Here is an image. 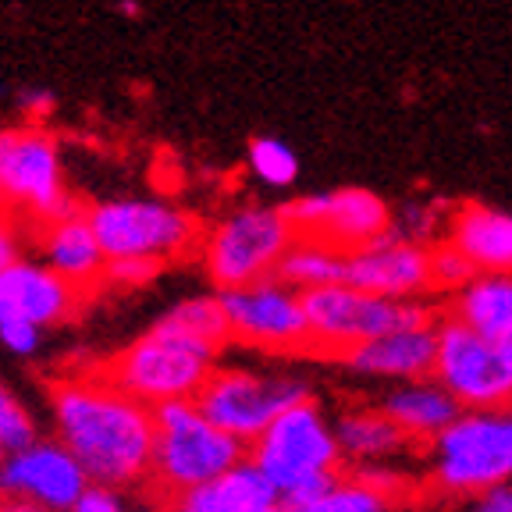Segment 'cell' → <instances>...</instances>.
Masks as SVG:
<instances>
[{
	"mask_svg": "<svg viewBox=\"0 0 512 512\" xmlns=\"http://www.w3.org/2000/svg\"><path fill=\"white\" fill-rule=\"evenodd\" d=\"M285 214L299 239H317L338 253H356L392 232V207L370 189L345 185L331 192H310L285 203Z\"/></svg>",
	"mask_w": 512,
	"mask_h": 512,
	"instance_id": "obj_13",
	"label": "cell"
},
{
	"mask_svg": "<svg viewBox=\"0 0 512 512\" xmlns=\"http://www.w3.org/2000/svg\"><path fill=\"white\" fill-rule=\"evenodd\" d=\"M79 210L57 139L43 128H0V214L47 228Z\"/></svg>",
	"mask_w": 512,
	"mask_h": 512,
	"instance_id": "obj_6",
	"label": "cell"
},
{
	"mask_svg": "<svg viewBox=\"0 0 512 512\" xmlns=\"http://www.w3.org/2000/svg\"><path fill=\"white\" fill-rule=\"evenodd\" d=\"M18 100V107H22L29 118H47L50 111H54V104H57V96L50 93V89H43V86H29V89H22V93L15 96Z\"/></svg>",
	"mask_w": 512,
	"mask_h": 512,
	"instance_id": "obj_33",
	"label": "cell"
},
{
	"mask_svg": "<svg viewBox=\"0 0 512 512\" xmlns=\"http://www.w3.org/2000/svg\"><path fill=\"white\" fill-rule=\"evenodd\" d=\"M335 438L342 456L356 463V470L360 466H395L402 452L416 448L381 406H352L338 413Z\"/></svg>",
	"mask_w": 512,
	"mask_h": 512,
	"instance_id": "obj_21",
	"label": "cell"
},
{
	"mask_svg": "<svg viewBox=\"0 0 512 512\" xmlns=\"http://www.w3.org/2000/svg\"><path fill=\"white\" fill-rule=\"evenodd\" d=\"M434 360H438V324H434V328L395 331V335L356 345V349L345 352L338 363L349 367L352 374L409 384V381H427V377H434Z\"/></svg>",
	"mask_w": 512,
	"mask_h": 512,
	"instance_id": "obj_17",
	"label": "cell"
},
{
	"mask_svg": "<svg viewBox=\"0 0 512 512\" xmlns=\"http://www.w3.org/2000/svg\"><path fill=\"white\" fill-rule=\"evenodd\" d=\"M107 260H153L168 267L200 239V221L171 200L121 196L86 207Z\"/></svg>",
	"mask_w": 512,
	"mask_h": 512,
	"instance_id": "obj_8",
	"label": "cell"
},
{
	"mask_svg": "<svg viewBox=\"0 0 512 512\" xmlns=\"http://www.w3.org/2000/svg\"><path fill=\"white\" fill-rule=\"evenodd\" d=\"M498 349H502L505 363H509V370H512V331H509V335L502 338V342H498Z\"/></svg>",
	"mask_w": 512,
	"mask_h": 512,
	"instance_id": "obj_37",
	"label": "cell"
},
{
	"mask_svg": "<svg viewBox=\"0 0 512 512\" xmlns=\"http://www.w3.org/2000/svg\"><path fill=\"white\" fill-rule=\"evenodd\" d=\"M32 441H36L32 413L15 399V392H11L8 384L0 381V445L8 448V456H11V452L32 445Z\"/></svg>",
	"mask_w": 512,
	"mask_h": 512,
	"instance_id": "obj_27",
	"label": "cell"
},
{
	"mask_svg": "<svg viewBox=\"0 0 512 512\" xmlns=\"http://www.w3.org/2000/svg\"><path fill=\"white\" fill-rule=\"evenodd\" d=\"M249 463L271 484L278 505L292 509L342 477V448L335 438V420L313 399L281 413L260 438L249 445Z\"/></svg>",
	"mask_w": 512,
	"mask_h": 512,
	"instance_id": "obj_3",
	"label": "cell"
},
{
	"mask_svg": "<svg viewBox=\"0 0 512 512\" xmlns=\"http://www.w3.org/2000/svg\"><path fill=\"white\" fill-rule=\"evenodd\" d=\"M153 466L150 477L168 498L210 484L239 463L249 448L210 420L196 402H171L153 409Z\"/></svg>",
	"mask_w": 512,
	"mask_h": 512,
	"instance_id": "obj_4",
	"label": "cell"
},
{
	"mask_svg": "<svg viewBox=\"0 0 512 512\" xmlns=\"http://www.w3.org/2000/svg\"><path fill=\"white\" fill-rule=\"evenodd\" d=\"M0 512H47V509H40V505H32V502H22V498L0 495Z\"/></svg>",
	"mask_w": 512,
	"mask_h": 512,
	"instance_id": "obj_35",
	"label": "cell"
},
{
	"mask_svg": "<svg viewBox=\"0 0 512 512\" xmlns=\"http://www.w3.org/2000/svg\"><path fill=\"white\" fill-rule=\"evenodd\" d=\"M434 484L448 495H470L512 484V409L463 413L431 441Z\"/></svg>",
	"mask_w": 512,
	"mask_h": 512,
	"instance_id": "obj_9",
	"label": "cell"
},
{
	"mask_svg": "<svg viewBox=\"0 0 512 512\" xmlns=\"http://www.w3.org/2000/svg\"><path fill=\"white\" fill-rule=\"evenodd\" d=\"M434 228H438V210L424 207V203H406V207L392 217V232L399 235V239L420 242V246H427Z\"/></svg>",
	"mask_w": 512,
	"mask_h": 512,
	"instance_id": "obj_29",
	"label": "cell"
},
{
	"mask_svg": "<svg viewBox=\"0 0 512 512\" xmlns=\"http://www.w3.org/2000/svg\"><path fill=\"white\" fill-rule=\"evenodd\" d=\"M310 399V384L299 374L249 367H217L196 406L242 445H253L292 406Z\"/></svg>",
	"mask_w": 512,
	"mask_h": 512,
	"instance_id": "obj_10",
	"label": "cell"
},
{
	"mask_svg": "<svg viewBox=\"0 0 512 512\" xmlns=\"http://www.w3.org/2000/svg\"><path fill=\"white\" fill-rule=\"evenodd\" d=\"M232 342L267 356H310V320L303 292L281 278L217 292Z\"/></svg>",
	"mask_w": 512,
	"mask_h": 512,
	"instance_id": "obj_11",
	"label": "cell"
},
{
	"mask_svg": "<svg viewBox=\"0 0 512 512\" xmlns=\"http://www.w3.org/2000/svg\"><path fill=\"white\" fill-rule=\"evenodd\" d=\"M89 488V473L57 438H36L0 466V495L22 498L47 512H68Z\"/></svg>",
	"mask_w": 512,
	"mask_h": 512,
	"instance_id": "obj_14",
	"label": "cell"
},
{
	"mask_svg": "<svg viewBox=\"0 0 512 512\" xmlns=\"http://www.w3.org/2000/svg\"><path fill=\"white\" fill-rule=\"evenodd\" d=\"M22 260V235H18L15 221L0 214V274L8 271L11 264Z\"/></svg>",
	"mask_w": 512,
	"mask_h": 512,
	"instance_id": "obj_32",
	"label": "cell"
},
{
	"mask_svg": "<svg viewBox=\"0 0 512 512\" xmlns=\"http://www.w3.org/2000/svg\"><path fill=\"white\" fill-rule=\"evenodd\" d=\"M477 278V271H473V264L466 260L463 253H459L452 242H438V246H431V281L434 288H441V292H463L470 281Z\"/></svg>",
	"mask_w": 512,
	"mask_h": 512,
	"instance_id": "obj_28",
	"label": "cell"
},
{
	"mask_svg": "<svg viewBox=\"0 0 512 512\" xmlns=\"http://www.w3.org/2000/svg\"><path fill=\"white\" fill-rule=\"evenodd\" d=\"M448 242L473 264L477 274L512 278V214L488 203H463L448 217Z\"/></svg>",
	"mask_w": 512,
	"mask_h": 512,
	"instance_id": "obj_18",
	"label": "cell"
},
{
	"mask_svg": "<svg viewBox=\"0 0 512 512\" xmlns=\"http://www.w3.org/2000/svg\"><path fill=\"white\" fill-rule=\"evenodd\" d=\"M377 406L392 416L395 424H399V431L406 434L413 445L434 441L441 431H448V427L463 416V406H459L438 381H431V377H427V381L395 384Z\"/></svg>",
	"mask_w": 512,
	"mask_h": 512,
	"instance_id": "obj_20",
	"label": "cell"
},
{
	"mask_svg": "<svg viewBox=\"0 0 512 512\" xmlns=\"http://www.w3.org/2000/svg\"><path fill=\"white\" fill-rule=\"evenodd\" d=\"M54 438L100 488H132L153 466V409L125 395L107 374L57 381L50 392Z\"/></svg>",
	"mask_w": 512,
	"mask_h": 512,
	"instance_id": "obj_2",
	"label": "cell"
},
{
	"mask_svg": "<svg viewBox=\"0 0 512 512\" xmlns=\"http://www.w3.org/2000/svg\"><path fill=\"white\" fill-rule=\"evenodd\" d=\"M434 381L463 406V413L512 409V370L498 342L470 331L456 317L438 324Z\"/></svg>",
	"mask_w": 512,
	"mask_h": 512,
	"instance_id": "obj_12",
	"label": "cell"
},
{
	"mask_svg": "<svg viewBox=\"0 0 512 512\" xmlns=\"http://www.w3.org/2000/svg\"><path fill=\"white\" fill-rule=\"evenodd\" d=\"M164 271V264H153V260H107L104 285L111 288H139L146 281H153Z\"/></svg>",
	"mask_w": 512,
	"mask_h": 512,
	"instance_id": "obj_30",
	"label": "cell"
},
{
	"mask_svg": "<svg viewBox=\"0 0 512 512\" xmlns=\"http://www.w3.org/2000/svg\"><path fill=\"white\" fill-rule=\"evenodd\" d=\"M271 512H285V509H281V505H274V509Z\"/></svg>",
	"mask_w": 512,
	"mask_h": 512,
	"instance_id": "obj_39",
	"label": "cell"
},
{
	"mask_svg": "<svg viewBox=\"0 0 512 512\" xmlns=\"http://www.w3.org/2000/svg\"><path fill=\"white\" fill-rule=\"evenodd\" d=\"M79 306V288L50 271L43 260H18L0 274V324L57 328Z\"/></svg>",
	"mask_w": 512,
	"mask_h": 512,
	"instance_id": "obj_16",
	"label": "cell"
},
{
	"mask_svg": "<svg viewBox=\"0 0 512 512\" xmlns=\"http://www.w3.org/2000/svg\"><path fill=\"white\" fill-rule=\"evenodd\" d=\"M303 303L310 320V356L335 363L374 338L441 324L424 299H377L349 285L313 288L303 292Z\"/></svg>",
	"mask_w": 512,
	"mask_h": 512,
	"instance_id": "obj_5",
	"label": "cell"
},
{
	"mask_svg": "<svg viewBox=\"0 0 512 512\" xmlns=\"http://www.w3.org/2000/svg\"><path fill=\"white\" fill-rule=\"evenodd\" d=\"M392 498H384L381 491L367 488L360 477H338L328 491H320L317 498L303 505H292L285 512H392Z\"/></svg>",
	"mask_w": 512,
	"mask_h": 512,
	"instance_id": "obj_25",
	"label": "cell"
},
{
	"mask_svg": "<svg viewBox=\"0 0 512 512\" xmlns=\"http://www.w3.org/2000/svg\"><path fill=\"white\" fill-rule=\"evenodd\" d=\"M342 285L377 299H420L431 292V246L399 239L395 232L381 235L370 246L345 253Z\"/></svg>",
	"mask_w": 512,
	"mask_h": 512,
	"instance_id": "obj_15",
	"label": "cell"
},
{
	"mask_svg": "<svg viewBox=\"0 0 512 512\" xmlns=\"http://www.w3.org/2000/svg\"><path fill=\"white\" fill-rule=\"evenodd\" d=\"M296 239L299 235L285 207L246 203L210 228V235L203 239V267L217 292L256 285V281L278 278L281 260Z\"/></svg>",
	"mask_w": 512,
	"mask_h": 512,
	"instance_id": "obj_7",
	"label": "cell"
},
{
	"mask_svg": "<svg viewBox=\"0 0 512 512\" xmlns=\"http://www.w3.org/2000/svg\"><path fill=\"white\" fill-rule=\"evenodd\" d=\"M452 317L477 335L502 342L512 331V278L509 274H477L452 299Z\"/></svg>",
	"mask_w": 512,
	"mask_h": 512,
	"instance_id": "obj_23",
	"label": "cell"
},
{
	"mask_svg": "<svg viewBox=\"0 0 512 512\" xmlns=\"http://www.w3.org/2000/svg\"><path fill=\"white\" fill-rule=\"evenodd\" d=\"M342 260L335 246L317 239H296L278 267V278L292 285L296 292H313V288L342 285Z\"/></svg>",
	"mask_w": 512,
	"mask_h": 512,
	"instance_id": "obj_24",
	"label": "cell"
},
{
	"mask_svg": "<svg viewBox=\"0 0 512 512\" xmlns=\"http://www.w3.org/2000/svg\"><path fill=\"white\" fill-rule=\"evenodd\" d=\"M4 459H8V448L0 445V466H4Z\"/></svg>",
	"mask_w": 512,
	"mask_h": 512,
	"instance_id": "obj_38",
	"label": "cell"
},
{
	"mask_svg": "<svg viewBox=\"0 0 512 512\" xmlns=\"http://www.w3.org/2000/svg\"><path fill=\"white\" fill-rule=\"evenodd\" d=\"M114 8H118V15H125V18H139V15H143V4H139V0H118Z\"/></svg>",
	"mask_w": 512,
	"mask_h": 512,
	"instance_id": "obj_36",
	"label": "cell"
},
{
	"mask_svg": "<svg viewBox=\"0 0 512 512\" xmlns=\"http://www.w3.org/2000/svg\"><path fill=\"white\" fill-rule=\"evenodd\" d=\"M249 171L271 189H288L299 178V157L296 150L278 136H256L249 143Z\"/></svg>",
	"mask_w": 512,
	"mask_h": 512,
	"instance_id": "obj_26",
	"label": "cell"
},
{
	"mask_svg": "<svg viewBox=\"0 0 512 512\" xmlns=\"http://www.w3.org/2000/svg\"><path fill=\"white\" fill-rule=\"evenodd\" d=\"M68 512H128V509H125V498H121V491L93 484V488H89Z\"/></svg>",
	"mask_w": 512,
	"mask_h": 512,
	"instance_id": "obj_31",
	"label": "cell"
},
{
	"mask_svg": "<svg viewBox=\"0 0 512 512\" xmlns=\"http://www.w3.org/2000/svg\"><path fill=\"white\" fill-rule=\"evenodd\" d=\"M470 512H512V484L480 491V495L470 502Z\"/></svg>",
	"mask_w": 512,
	"mask_h": 512,
	"instance_id": "obj_34",
	"label": "cell"
},
{
	"mask_svg": "<svg viewBox=\"0 0 512 512\" xmlns=\"http://www.w3.org/2000/svg\"><path fill=\"white\" fill-rule=\"evenodd\" d=\"M40 253H43V264L54 274H61L79 292L96 285V281H104L107 256L100 239H96L93 224H89L86 207L79 214L61 217V221L40 228Z\"/></svg>",
	"mask_w": 512,
	"mask_h": 512,
	"instance_id": "obj_19",
	"label": "cell"
},
{
	"mask_svg": "<svg viewBox=\"0 0 512 512\" xmlns=\"http://www.w3.org/2000/svg\"><path fill=\"white\" fill-rule=\"evenodd\" d=\"M278 495L253 463H239L224 477L168 498V512H271Z\"/></svg>",
	"mask_w": 512,
	"mask_h": 512,
	"instance_id": "obj_22",
	"label": "cell"
},
{
	"mask_svg": "<svg viewBox=\"0 0 512 512\" xmlns=\"http://www.w3.org/2000/svg\"><path fill=\"white\" fill-rule=\"evenodd\" d=\"M228 342L232 331L221 296H189L178 299L136 342L125 345L104 374L121 392L150 409L196 402L221 367V352Z\"/></svg>",
	"mask_w": 512,
	"mask_h": 512,
	"instance_id": "obj_1",
	"label": "cell"
}]
</instances>
